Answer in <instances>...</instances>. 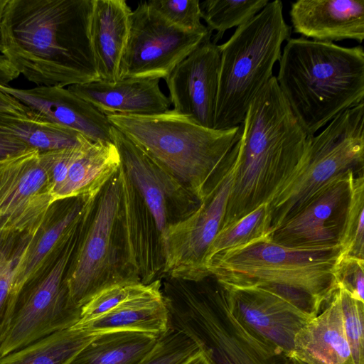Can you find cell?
Returning a JSON list of instances; mask_svg holds the SVG:
<instances>
[{
  "mask_svg": "<svg viewBox=\"0 0 364 364\" xmlns=\"http://www.w3.org/2000/svg\"><path fill=\"white\" fill-rule=\"evenodd\" d=\"M7 2H8V0H0V29H1V20H2L4 11V9L6 7Z\"/></svg>",
  "mask_w": 364,
  "mask_h": 364,
  "instance_id": "cell-43",
  "label": "cell"
},
{
  "mask_svg": "<svg viewBox=\"0 0 364 364\" xmlns=\"http://www.w3.org/2000/svg\"><path fill=\"white\" fill-rule=\"evenodd\" d=\"M160 79L124 78L102 80L68 88L105 115H153L170 109L171 102L161 90Z\"/></svg>",
  "mask_w": 364,
  "mask_h": 364,
  "instance_id": "cell-22",
  "label": "cell"
},
{
  "mask_svg": "<svg viewBox=\"0 0 364 364\" xmlns=\"http://www.w3.org/2000/svg\"><path fill=\"white\" fill-rule=\"evenodd\" d=\"M0 90L26 107L29 116L75 130L93 142H112V125L107 116L68 88L18 89L0 85Z\"/></svg>",
  "mask_w": 364,
  "mask_h": 364,
  "instance_id": "cell-19",
  "label": "cell"
},
{
  "mask_svg": "<svg viewBox=\"0 0 364 364\" xmlns=\"http://www.w3.org/2000/svg\"><path fill=\"white\" fill-rule=\"evenodd\" d=\"M291 360H292V362H293V364H306L301 360H299V359L296 358H291Z\"/></svg>",
  "mask_w": 364,
  "mask_h": 364,
  "instance_id": "cell-44",
  "label": "cell"
},
{
  "mask_svg": "<svg viewBox=\"0 0 364 364\" xmlns=\"http://www.w3.org/2000/svg\"><path fill=\"white\" fill-rule=\"evenodd\" d=\"M364 176H352L350 198L340 245L343 256L364 259Z\"/></svg>",
  "mask_w": 364,
  "mask_h": 364,
  "instance_id": "cell-33",
  "label": "cell"
},
{
  "mask_svg": "<svg viewBox=\"0 0 364 364\" xmlns=\"http://www.w3.org/2000/svg\"><path fill=\"white\" fill-rule=\"evenodd\" d=\"M0 113L28 116L29 110L12 96L0 90Z\"/></svg>",
  "mask_w": 364,
  "mask_h": 364,
  "instance_id": "cell-41",
  "label": "cell"
},
{
  "mask_svg": "<svg viewBox=\"0 0 364 364\" xmlns=\"http://www.w3.org/2000/svg\"><path fill=\"white\" fill-rule=\"evenodd\" d=\"M198 350L186 334L169 326L154 347L132 364H182Z\"/></svg>",
  "mask_w": 364,
  "mask_h": 364,
  "instance_id": "cell-34",
  "label": "cell"
},
{
  "mask_svg": "<svg viewBox=\"0 0 364 364\" xmlns=\"http://www.w3.org/2000/svg\"><path fill=\"white\" fill-rule=\"evenodd\" d=\"M111 134L121 165L151 213L163 238L171 225L189 215L200 201L113 126Z\"/></svg>",
  "mask_w": 364,
  "mask_h": 364,
  "instance_id": "cell-16",
  "label": "cell"
},
{
  "mask_svg": "<svg viewBox=\"0 0 364 364\" xmlns=\"http://www.w3.org/2000/svg\"><path fill=\"white\" fill-rule=\"evenodd\" d=\"M271 222L269 204L264 203L238 220L221 228L208 250L205 268L207 263L215 255L269 235Z\"/></svg>",
  "mask_w": 364,
  "mask_h": 364,
  "instance_id": "cell-31",
  "label": "cell"
},
{
  "mask_svg": "<svg viewBox=\"0 0 364 364\" xmlns=\"http://www.w3.org/2000/svg\"><path fill=\"white\" fill-rule=\"evenodd\" d=\"M124 281L139 282L126 262L118 171L83 217L66 283L73 301L81 308L102 289Z\"/></svg>",
  "mask_w": 364,
  "mask_h": 364,
  "instance_id": "cell-8",
  "label": "cell"
},
{
  "mask_svg": "<svg viewBox=\"0 0 364 364\" xmlns=\"http://www.w3.org/2000/svg\"><path fill=\"white\" fill-rule=\"evenodd\" d=\"M269 0H206L200 2L202 19L210 31H216L212 40L217 43L224 33L239 27L256 16Z\"/></svg>",
  "mask_w": 364,
  "mask_h": 364,
  "instance_id": "cell-32",
  "label": "cell"
},
{
  "mask_svg": "<svg viewBox=\"0 0 364 364\" xmlns=\"http://www.w3.org/2000/svg\"><path fill=\"white\" fill-rule=\"evenodd\" d=\"M34 235L0 234V345L10 326L18 296L14 289L16 272Z\"/></svg>",
  "mask_w": 364,
  "mask_h": 364,
  "instance_id": "cell-30",
  "label": "cell"
},
{
  "mask_svg": "<svg viewBox=\"0 0 364 364\" xmlns=\"http://www.w3.org/2000/svg\"><path fill=\"white\" fill-rule=\"evenodd\" d=\"M93 0H8L0 53L38 86L100 80L90 38Z\"/></svg>",
  "mask_w": 364,
  "mask_h": 364,
  "instance_id": "cell-1",
  "label": "cell"
},
{
  "mask_svg": "<svg viewBox=\"0 0 364 364\" xmlns=\"http://www.w3.org/2000/svg\"><path fill=\"white\" fill-rule=\"evenodd\" d=\"M167 308L169 326L191 338L210 364H293L287 353L232 314L218 282L181 291Z\"/></svg>",
  "mask_w": 364,
  "mask_h": 364,
  "instance_id": "cell-7",
  "label": "cell"
},
{
  "mask_svg": "<svg viewBox=\"0 0 364 364\" xmlns=\"http://www.w3.org/2000/svg\"><path fill=\"white\" fill-rule=\"evenodd\" d=\"M80 225L65 247L22 287L0 345V358L54 332L70 328L80 321L81 308L70 297L66 274Z\"/></svg>",
  "mask_w": 364,
  "mask_h": 364,
  "instance_id": "cell-10",
  "label": "cell"
},
{
  "mask_svg": "<svg viewBox=\"0 0 364 364\" xmlns=\"http://www.w3.org/2000/svg\"><path fill=\"white\" fill-rule=\"evenodd\" d=\"M96 335L73 327L58 331L0 358V364H67Z\"/></svg>",
  "mask_w": 364,
  "mask_h": 364,
  "instance_id": "cell-29",
  "label": "cell"
},
{
  "mask_svg": "<svg viewBox=\"0 0 364 364\" xmlns=\"http://www.w3.org/2000/svg\"><path fill=\"white\" fill-rule=\"evenodd\" d=\"M308 139L273 76L249 106L228 154L235 177L221 228L272 200L298 167Z\"/></svg>",
  "mask_w": 364,
  "mask_h": 364,
  "instance_id": "cell-2",
  "label": "cell"
},
{
  "mask_svg": "<svg viewBox=\"0 0 364 364\" xmlns=\"http://www.w3.org/2000/svg\"><path fill=\"white\" fill-rule=\"evenodd\" d=\"M294 32L314 41L364 38V0H298L291 4Z\"/></svg>",
  "mask_w": 364,
  "mask_h": 364,
  "instance_id": "cell-20",
  "label": "cell"
},
{
  "mask_svg": "<svg viewBox=\"0 0 364 364\" xmlns=\"http://www.w3.org/2000/svg\"><path fill=\"white\" fill-rule=\"evenodd\" d=\"M223 287L232 314L289 357L296 334L322 306L311 296L289 287L273 284Z\"/></svg>",
  "mask_w": 364,
  "mask_h": 364,
  "instance_id": "cell-13",
  "label": "cell"
},
{
  "mask_svg": "<svg viewBox=\"0 0 364 364\" xmlns=\"http://www.w3.org/2000/svg\"><path fill=\"white\" fill-rule=\"evenodd\" d=\"M182 364H210L204 354L199 350Z\"/></svg>",
  "mask_w": 364,
  "mask_h": 364,
  "instance_id": "cell-42",
  "label": "cell"
},
{
  "mask_svg": "<svg viewBox=\"0 0 364 364\" xmlns=\"http://www.w3.org/2000/svg\"><path fill=\"white\" fill-rule=\"evenodd\" d=\"M90 142L92 141L70 149L44 153L38 152L47 172L52 197L64 181L73 161L81 149Z\"/></svg>",
  "mask_w": 364,
  "mask_h": 364,
  "instance_id": "cell-38",
  "label": "cell"
},
{
  "mask_svg": "<svg viewBox=\"0 0 364 364\" xmlns=\"http://www.w3.org/2000/svg\"><path fill=\"white\" fill-rule=\"evenodd\" d=\"M120 166L114 143L87 144L70 164L64 181L53 195V201L78 196L95 199Z\"/></svg>",
  "mask_w": 364,
  "mask_h": 364,
  "instance_id": "cell-26",
  "label": "cell"
},
{
  "mask_svg": "<svg viewBox=\"0 0 364 364\" xmlns=\"http://www.w3.org/2000/svg\"><path fill=\"white\" fill-rule=\"evenodd\" d=\"M363 164L362 103L339 114L318 134L309 136L298 167L268 203L270 233L332 178L350 171L363 172Z\"/></svg>",
  "mask_w": 364,
  "mask_h": 364,
  "instance_id": "cell-9",
  "label": "cell"
},
{
  "mask_svg": "<svg viewBox=\"0 0 364 364\" xmlns=\"http://www.w3.org/2000/svg\"><path fill=\"white\" fill-rule=\"evenodd\" d=\"M149 6L172 25L188 31L206 32L199 0H151Z\"/></svg>",
  "mask_w": 364,
  "mask_h": 364,
  "instance_id": "cell-36",
  "label": "cell"
},
{
  "mask_svg": "<svg viewBox=\"0 0 364 364\" xmlns=\"http://www.w3.org/2000/svg\"><path fill=\"white\" fill-rule=\"evenodd\" d=\"M73 327L95 335L114 331L163 335L169 328V317L160 280L141 284L101 317Z\"/></svg>",
  "mask_w": 364,
  "mask_h": 364,
  "instance_id": "cell-23",
  "label": "cell"
},
{
  "mask_svg": "<svg viewBox=\"0 0 364 364\" xmlns=\"http://www.w3.org/2000/svg\"><path fill=\"white\" fill-rule=\"evenodd\" d=\"M346 336L353 363L364 364V302L355 299L348 291L338 287Z\"/></svg>",
  "mask_w": 364,
  "mask_h": 364,
  "instance_id": "cell-35",
  "label": "cell"
},
{
  "mask_svg": "<svg viewBox=\"0 0 364 364\" xmlns=\"http://www.w3.org/2000/svg\"><path fill=\"white\" fill-rule=\"evenodd\" d=\"M279 63L278 86L308 136L364 103L361 46L289 38Z\"/></svg>",
  "mask_w": 364,
  "mask_h": 364,
  "instance_id": "cell-3",
  "label": "cell"
},
{
  "mask_svg": "<svg viewBox=\"0 0 364 364\" xmlns=\"http://www.w3.org/2000/svg\"><path fill=\"white\" fill-rule=\"evenodd\" d=\"M122 218L127 266L130 275L148 284L164 272L165 254L162 235L141 196L122 165Z\"/></svg>",
  "mask_w": 364,
  "mask_h": 364,
  "instance_id": "cell-18",
  "label": "cell"
},
{
  "mask_svg": "<svg viewBox=\"0 0 364 364\" xmlns=\"http://www.w3.org/2000/svg\"><path fill=\"white\" fill-rule=\"evenodd\" d=\"M31 149L0 124V161L24 154Z\"/></svg>",
  "mask_w": 364,
  "mask_h": 364,
  "instance_id": "cell-40",
  "label": "cell"
},
{
  "mask_svg": "<svg viewBox=\"0 0 364 364\" xmlns=\"http://www.w3.org/2000/svg\"><path fill=\"white\" fill-rule=\"evenodd\" d=\"M159 337L134 331L97 334L67 364H132L154 347Z\"/></svg>",
  "mask_w": 364,
  "mask_h": 364,
  "instance_id": "cell-27",
  "label": "cell"
},
{
  "mask_svg": "<svg viewBox=\"0 0 364 364\" xmlns=\"http://www.w3.org/2000/svg\"><path fill=\"white\" fill-rule=\"evenodd\" d=\"M360 173L350 171L332 178L271 232L269 238L293 247L340 245L351 178Z\"/></svg>",
  "mask_w": 364,
  "mask_h": 364,
  "instance_id": "cell-15",
  "label": "cell"
},
{
  "mask_svg": "<svg viewBox=\"0 0 364 364\" xmlns=\"http://www.w3.org/2000/svg\"><path fill=\"white\" fill-rule=\"evenodd\" d=\"M95 199L88 200L78 196L53 203L16 270L14 289L18 294L23 285L65 247Z\"/></svg>",
  "mask_w": 364,
  "mask_h": 364,
  "instance_id": "cell-21",
  "label": "cell"
},
{
  "mask_svg": "<svg viewBox=\"0 0 364 364\" xmlns=\"http://www.w3.org/2000/svg\"><path fill=\"white\" fill-rule=\"evenodd\" d=\"M109 123L202 201L218 180L239 137L228 129L202 127L173 109L146 116L109 114Z\"/></svg>",
  "mask_w": 364,
  "mask_h": 364,
  "instance_id": "cell-4",
  "label": "cell"
},
{
  "mask_svg": "<svg viewBox=\"0 0 364 364\" xmlns=\"http://www.w3.org/2000/svg\"><path fill=\"white\" fill-rule=\"evenodd\" d=\"M290 35L283 4L274 0L218 45L220 62L213 129H228L242 122L255 97L274 76L282 46Z\"/></svg>",
  "mask_w": 364,
  "mask_h": 364,
  "instance_id": "cell-5",
  "label": "cell"
},
{
  "mask_svg": "<svg viewBox=\"0 0 364 364\" xmlns=\"http://www.w3.org/2000/svg\"><path fill=\"white\" fill-rule=\"evenodd\" d=\"M132 10L124 0H93L90 38L100 80L116 82Z\"/></svg>",
  "mask_w": 364,
  "mask_h": 364,
  "instance_id": "cell-25",
  "label": "cell"
},
{
  "mask_svg": "<svg viewBox=\"0 0 364 364\" xmlns=\"http://www.w3.org/2000/svg\"><path fill=\"white\" fill-rule=\"evenodd\" d=\"M337 287L364 302V259L341 255L335 269Z\"/></svg>",
  "mask_w": 364,
  "mask_h": 364,
  "instance_id": "cell-39",
  "label": "cell"
},
{
  "mask_svg": "<svg viewBox=\"0 0 364 364\" xmlns=\"http://www.w3.org/2000/svg\"><path fill=\"white\" fill-rule=\"evenodd\" d=\"M342 252L341 245L284 246L267 235L215 255L206 270L225 287L278 285L305 293L323 306L338 289L335 269Z\"/></svg>",
  "mask_w": 364,
  "mask_h": 364,
  "instance_id": "cell-6",
  "label": "cell"
},
{
  "mask_svg": "<svg viewBox=\"0 0 364 364\" xmlns=\"http://www.w3.org/2000/svg\"><path fill=\"white\" fill-rule=\"evenodd\" d=\"M141 284L124 281L102 289L81 307L80 319L75 325H82L101 317L125 299Z\"/></svg>",
  "mask_w": 364,
  "mask_h": 364,
  "instance_id": "cell-37",
  "label": "cell"
},
{
  "mask_svg": "<svg viewBox=\"0 0 364 364\" xmlns=\"http://www.w3.org/2000/svg\"><path fill=\"white\" fill-rule=\"evenodd\" d=\"M210 36L165 79L173 110L213 129L220 53Z\"/></svg>",
  "mask_w": 364,
  "mask_h": 364,
  "instance_id": "cell-17",
  "label": "cell"
},
{
  "mask_svg": "<svg viewBox=\"0 0 364 364\" xmlns=\"http://www.w3.org/2000/svg\"><path fill=\"white\" fill-rule=\"evenodd\" d=\"M292 357L306 364H353L338 289L323 311L296 334Z\"/></svg>",
  "mask_w": 364,
  "mask_h": 364,
  "instance_id": "cell-24",
  "label": "cell"
},
{
  "mask_svg": "<svg viewBox=\"0 0 364 364\" xmlns=\"http://www.w3.org/2000/svg\"><path fill=\"white\" fill-rule=\"evenodd\" d=\"M234 177L235 166L227 154L218 180L197 208L165 232L164 272L172 279L199 282L210 277L205 260L221 228Z\"/></svg>",
  "mask_w": 364,
  "mask_h": 364,
  "instance_id": "cell-11",
  "label": "cell"
},
{
  "mask_svg": "<svg viewBox=\"0 0 364 364\" xmlns=\"http://www.w3.org/2000/svg\"><path fill=\"white\" fill-rule=\"evenodd\" d=\"M212 33L181 29L152 9L147 1L138 3L131 14L119 80H165Z\"/></svg>",
  "mask_w": 364,
  "mask_h": 364,
  "instance_id": "cell-12",
  "label": "cell"
},
{
  "mask_svg": "<svg viewBox=\"0 0 364 364\" xmlns=\"http://www.w3.org/2000/svg\"><path fill=\"white\" fill-rule=\"evenodd\" d=\"M53 202L37 150L0 161V234H35Z\"/></svg>",
  "mask_w": 364,
  "mask_h": 364,
  "instance_id": "cell-14",
  "label": "cell"
},
{
  "mask_svg": "<svg viewBox=\"0 0 364 364\" xmlns=\"http://www.w3.org/2000/svg\"><path fill=\"white\" fill-rule=\"evenodd\" d=\"M0 124L39 153L70 149L91 141L75 130L29 115L0 113Z\"/></svg>",
  "mask_w": 364,
  "mask_h": 364,
  "instance_id": "cell-28",
  "label": "cell"
}]
</instances>
